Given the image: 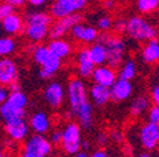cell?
<instances>
[{"label": "cell", "mask_w": 159, "mask_h": 157, "mask_svg": "<svg viewBox=\"0 0 159 157\" xmlns=\"http://www.w3.org/2000/svg\"><path fill=\"white\" fill-rule=\"evenodd\" d=\"M47 45H48L51 53L58 58H61V59H66V58H68L72 53V45L65 38L51 39Z\"/></svg>", "instance_id": "obj_21"}, {"label": "cell", "mask_w": 159, "mask_h": 157, "mask_svg": "<svg viewBox=\"0 0 159 157\" xmlns=\"http://www.w3.org/2000/svg\"><path fill=\"white\" fill-rule=\"evenodd\" d=\"M125 34L130 40L143 44L150 39L158 38V28L157 24L153 23L145 15L134 14L128 18Z\"/></svg>", "instance_id": "obj_1"}, {"label": "cell", "mask_w": 159, "mask_h": 157, "mask_svg": "<svg viewBox=\"0 0 159 157\" xmlns=\"http://www.w3.org/2000/svg\"><path fill=\"white\" fill-rule=\"evenodd\" d=\"M89 53H90L91 59L93 61V63L96 66L106 64V61H107V50H106V47H105V44L102 42L97 40V42L90 44Z\"/></svg>", "instance_id": "obj_24"}, {"label": "cell", "mask_w": 159, "mask_h": 157, "mask_svg": "<svg viewBox=\"0 0 159 157\" xmlns=\"http://www.w3.org/2000/svg\"><path fill=\"white\" fill-rule=\"evenodd\" d=\"M10 106L15 107V108H22L24 109L28 106V97L24 92L22 91H16V92H10L9 98L7 101Z\"/></svg>", "instance_id": "obj_29"}, {"label": "cell", "mask_w": 159, "mask_h": 157, "mask_svg": "<svg viewBox=\"0 0 159 157\" xmlns=\"http://www.w3.org/2000/svg\"><path fill=\"white\" fill-rule=\"evenodd\" d=\"M134 8L138 14L155 15L159 13V0H134Z\"/></svg>", "instance_id": "obj_25"}, {"label": "cell", "mask_w": 159, "mask_h": 157, "mask_svg": "<svg viewBox=\"0 0 159 157\" xmlns=\"http://www.w3.org/2000/svg\"><path fill=\"white\" fill-rule=\"evenodd\" d=\"M133 84L131 81L117 78L116 82L110 87L111 91V101L114 102H125L133 94Z\"/></svg>", "instance_id": "obj_17"}, {"label": "cell", "mask_w": 159, "mask_h": 157, "mask_svg": "<svg viewBox=\"0 0 159 157\" xmlns=\"http://www.w3.org/2000/svg\"><path fill=\"white\" fill-rule=\"evenodd\" d=\"M97 66L91 59L89 48H81L76 54V68L77 74L82 79H89L92 77V73Z\"/></svg>", "instance_id": "obj_12"}, {"label": "cell", "mask_w": 159, "mask_h": 157, "mask_svg": "<svg viewBox=\"0 0 159 157\" xmlns=\"http://www.w3.org/2000/svg\"><path fill=\"white\" fill-rule=\"evenodd\" d=\"M66 97L67 95H66L65 88H63L62 83H59V82H54V81L49 82L43 91L44 102L54 109H58L63 104Z\"/></svg>", "instance_id": "obj_10"}, {"label": "cell", "mask_w": 159, "mask_h": 157, "mask_svg": "<svg viewBox=\"0 0 159 157\" xmlns=\"http://www.w3.org/2000/svg\"><path fill=\"white\" fill-rule=\"evenodd\" d=\"M62 61L63 59H61V58H58V57H56L54 54H52L51 53V55L46 59V62L41 66L43 69H46V70H48L49 73H52L53 75L61 69V67H62Z\"/></svg>", "instance_id": "obj_31"}, {"label": "cell", "mask_w": 159, "mask_h": 157, "mask_svg": "<svg viewBox=\"0 0 159 157\" xmlns=\"http://www.w3.org/2000/svg\"><path fill=\"white\" fill-rule=\"evenodd\" d=\"M66 95L68 100L70 109L76 116L80 108L89 102V89L82 78H72L67 84Z\"/></svg>", "instance_id": "obj_3"}, {"label": "cell", "mask_w": 159, "mask_h": 157, "mask_svg": "<svg viewBox=\"0 0 159 157\" xmlns=\"http://www.w3.org/2000/svg\"><path fill=\"white\" fill-rule=\"evenodd\" d=\"M15 11H16V9H15L13 5H10V4H8V3H3V15H4V16L10 15V14H13V13H15Z\"/></svg>", "instance_id": "obj_44"}, {"label": "cell", "mask_w": 159, "mask_h": 157, "mask_svg": "<svg viewBox=\"0 0 159 157\" xmlns=\"http://www.w3.org/2000/svg\"><path fill=\"white\" fill-rule=\"evenodd\" d=\"M52 142L44 134L35 133L28 138L20 157H47L52 153Z\"/></svg>", "instance_id": "obj_6"}, {"label": "cell", "mask_w": 159, "mask_h": 157, "mask_svg": "<svg viewBox=\"0 0 159 157\" xmlns=\"http://www.w3.org/2000/svg\"><path fill=\"white\" fill-rule=\"evenodd\" d=\"M157 28H158V38H159V20H158V23H157Z\"/></svg>", "instance_id": "obj_51"}, {"label": "cell", "mask_w": 159, "mask_h": 157, "mask_svg": "<svg viewBox=\"0 0 159 157\" xmlns=\"http://www.w3.org/2000/svg\"><path fill=\"white\" fill-rule=\"evenodd\" d=\"M149 98H150L153 106L159 107V83H155V84H153V86L150 87Z\"/></svg>", "instance_id": "obj_35"}, {"label": "cell", "mask_w": 159, "mask_h": 157, "mask_svg": "<svg viewBox=\"0 0 159 157\" xmlns=\"http://www.w3.org/2000/svg\"><path fill=\"white\" fill-rule=\"evenodd\" d=\"M90 147H91L90 141H87V140H82V142H81V150L87 151V150H90Z\"/></svg>", "instance_id": "obj_48"}, {"label": "cell", "mask_w": 159, "mask_h": 157, "mask_svg": "<svg viewBox=\"0 0 159 157\" xmlns=\"http://www.w3.org/2000/svg\"><path fill=\"white\" fill-rule=\"evenodd\" d=\"M147 121L154 125L159 129V107L152 106L147 113Z\"/></svg>", "instance_id": "obj_33"}, {"label": "cell", "mask_w": 159, "mask_h": 157, "mask_svg": "<svg viewBox=\"0 0 159 157\" xmlns=\"http://www.w3.org/2000/svg\"><path fill=\"white\" fill-rule=\"evenodd\" d=\"M90 4V0H53L49 6V13L53 19L65 18L75 13H81Z\"/></svg>", "instance_id": "obj_5"}, {"label": "cell", "mask_w": 159, "mask_h": 157, "mask_svg": "<svg viewBox=\"0 0 159 157\" xmlns=\"http://www.w3.org/2000/svg\"><path fill=\"white\" fill-rule=\"evenodd\" d=\"M29 126L34 133L46 134L51 129V120L46 112L38 111L33 113L29 118Z\"/></svg>", "instance_id": "obj_20"}, {"label": "cell", "mask_w": 159, "mask_h": 157, "mask_svg": "<svg viewBox=\"0 0 159 157\" xmlns=\"http://www.w3.org/2000/svg\"><path fill=\"white\" fill-rule=\"evenodd\" d=\"M48 3V0H27V4L32 8V9H42L43 6H46Z\"/></svg>", "instance_id": "obj_39"}, {"label": "cell", "mask_w": 159, "mask_h": 157, "mask_svg": "<svg viewBox=\"0 0 159 157\" xmlns=\"http://www.w3.org/2000/svg\"><path fill=\"white\" fill-rule=\"evenodd\" d=\"M5 132L10 140L15 142H22L25 140V137L29 133V122H27L24 118H14L5 122Z\"/></svg>", "instance_id": "obj_11"}, {"label": "cell", "mask_w": 159, "mask_h": 157, "mask_svg": "<svg viewBox=\"0 0 159 157\" xmlns=\"http://www.w3.org/2000/svg\"><path fill=\"white\" fill-rule=\"evenodd\" d=\"M92 81L93 83L101 84L105 87H111L116 79H117V72L115 68L107 66V64H102V66H97L92 73Z\"/></svg>", "instance_id": "obj_13"}, {"label": "cell", "mask_w": 159, "mask_h": 157, "mask_svg": "<svg viewBox=\"0 0 159 157\" xmlns=\"http://www.w3.org/2000/svg\"><path fill=\"white\" fill-rule=\"evenodd\" d=\"M62 137H63V132L61 129H56L51 133L49 136V141L52 142V145L57 146V145H61L62 143Z\"/></svg>", "instance_id": "obj_36"}, {"label": "cell", "mask_w": 159, "mask_h": 157, "mask_svg": "<svg viewBox=\"0 0 159 157\" xmlns=\"http://www.w3.org/2000/svg\"><path fill=\"white\" fill-rule=\"evenodd\" d=\"M112 25H114V18L110 14H102L96 19V28L101 33L106 32H112Z\"/></svg>", "instance_id": "obj_32"}, {"label": "cell", "mask_w": 159, "mask_h": 157, "mask_svg": "<svg viewBox=\"0 0 159 157\" xmlns=\"http://www.w3.org/2000/svg\"><path fill=\"white\" fill-rule=\"evenodd\" d=\"M109 136H110V140H111L112 142H115V143H121V142L124 141V134H123V132L117 131V129L111 131Z\"/></svg>", "instance_id": "obj_38"}, {"label": "cell", "mask_w": 159, "mask_h": 157, "mask_svg": "<svg viewBox=\"0 0 159 157\" xmlns=\"http://www.w3.org/2000/svg\"><path fill=\"white\" fill-rule=\"evenodd\" d=\"M152 106L153 104H152V101H150L149 95L139 94L131 101L129 112H130V114L133 117H140L144 113H148V111H149V108Z\"/></svg>", "instance_id": "obj_23"}, {"label": "cell", "mask_w": 159, "mask_h": 157, "mask_svg": "<svg viewBox=\"0 0 159 157\" xmlns=\"http://www.w3.org/2000/svg\"><path fill=\"white\" fill-rule=\"evenodd\" d=\"M109 140H110V136L106 134L105 132H98L96 134V143L98 147H105L107 145Z\"/></svg>", "instance_id": "obj_37"}, {"label": "cell", "mask_w": 159, "mask_h": 157, "mask_svg": "<svg viewBox=\"0 0 159 157\" xmlns=\"http://www.w3.org/2000/svg\"><path fill=\"white\" fill-rule=\"evenodd\" d=\"M3 18H4V15H3V4L0 3V22H2Z\"/></svg>", "instance_id": "obj_50"}, {"label": "cell", "mask_w": 159, "mask_h": 157, "mask_svg": "<svg viewBox=\"0 0 159 157\" xmlns=\"http://www.w3.org/2000/svg\"><path fill=\"white\" fill-rule=\"evenodd\" d=\"M98 40L102 42L107 50V61L106 64L112 68H119L125 61L126 57V42L124 38L119 34H115L114 32H106L101 33Z\"/></svg>", "instance_id": "obj_2"}, {"label": "cell", "mask_w": 159, "mask_h": 157, "mask_svg": "<svg viewBox=\"0 0 159 157\" xmlns=\"http://www.w3.org/2000/svg\"><path fill=\"white\" fill-rule=\"evenodd\" d=\"M3 2L13 5L15 9H22L27 4V0H3Z\"/></svg>", "instance_id": "obj_41"}, {"label": "cell", "mask_w": 159, "mask_h": 157, "mask_svg": "<svg viewBox=\"0 0 159 157\" xmlns=\"http://www.w3.org/2000/svg\"><path fill=\"white\" fill-rule=\"evenodd\" d=\"M18 81V68L13 59L8 57L0 58V86H9Z\"/></svg>", "instance_id": "obj_15"}, {"label": "cell", "mask_w": 159, "mask_h": 157, "mask_svg": "<svg viewBox=\"0 0 159 157\" xmlns=\"http://www.w3.org/2000/svg\"><path fill=\"white\" fill-rule=\"evenodd\" d=\"M57 157H68V155L66 153V155H59V156H57Z\"/></svg>", "instance_id": "obj_52"}, {"label": "cell", "mask_w": 159, "mask_h": 157, "mask_svg": "<svg viewBox=\"0 0 159 157\" xmlns=\"http://www.w3.org/2000/svg\"><path fill=\"white\" fill-rule=\"evenodd\" d=\"M126 24H128V19H123V18H117L114 20V25H112V32L115 34L123 35L126 32Z\"/></svg>", "instance_id": "obj_34"}, {"label": "cell", "mask_w": 159, "mask_h": 157, "mask_svg": "<svg viewBox=\"0 0 159 157\" xmlns=\"http://www.w3.org/2000/svg\"><path fill=\"white\" fill-rule=\"evenodd\" d=\"M0 27H2L3 32L7 33L8 35H18L24 32L25 28V22H24V16L20 14H18L16 11L7 15L2 19L0 22Z\"/></svg>", "instance_id": "obj_14"}, {"label": "cell", "mask_w": 159, "mask_h": 157, "mask_svg": "<svg viewBox=\"0 0 159 157\" xmlns=\"http://www.w3.org/2000/svg\"><path fill=\"white\" fill-rule=\"evenodd\" d=\"M9 94H10L9 88H7V87H4V86H0V104L8 101Z\"/></svg>", "instance_id": "obj_40"}, {"label": "cell", "mask_w": 159, "mask_h": 157, "mask_svg": "<svg viewBox=\"0 0 159 157\" xmlns=\"http://www.w3.org/2000/svg\"><path fill=\"white\" fill-rule=\"evenodd\" d=\"M135 157H154L153 156V153H152V151H147V150H143L142 152H139Z\"/></svg>", "instance_id": "obj_47"}, {"label": "cell", "mask_w": 159, "mask_h": 157, "mask_svg": "<svg viewBox=\"0 0 159 157\" xmlns=\"http://www.w3.org/2000/svg\"><path fill=\"white\" fill-rule=\"evenodd\" d=\"M27 116V111L25 108H15L13 106H10L8 102H4L0 104V117L7 122L14 118H24Z\"/></svg>", "instance_id": "obj_26"}, {"label": "cell", "mask_w": 159, "mask_h": 157, "mask_svg": "<svg viewBox=\"0 0 159 157\" xmlns=\"http://www.w3.org/2000/svg\"><path fill=\"white\" fill-rule=\"evenodd\" d=\"M82 20H84V16L81 13H75L65 18L54 19L49 28V38L51 39L63 38L67 33L71 32L72 27H75L78 23H82Z\"/></svg>", "instance_id": "obj_7"}, {"label": "cell", "mask_w": 159, "mask_h": 157, "mask_svg": "<svg viewBox=\"0 0 159 157\" xmlns=\"http://www.w3.org/2000/svg\"><path fill=\"white\" fill-rule=\"evenodd\" d=\"M38 77L41 78L42 81H49V79H52L53 74H52V73H49L48 70H46V69L41 68V69H39V72H38Z\"/></svg>", "instance_id": "obj_43"}, {"label": "cell", "mask_w": 159, "mask_h": 157, "mask_svg": "<svg viewBox=\"0 0 159 157\" xmlns=\"http://www.w3.org/2000/svg\"><path fill=\"white\" fill-rule=\"evenodd\" d=\"M63 137H62V150L68 156L76 155L81 150L82 142V128L78 122H68L63 128Z\"/></svg>", "instance_id": "obj_4"}, {"label": "cell", "mask_w": 159, "mask_h": 157, "mask_svg": "<svg viewBox=\"0 0 159 157\" xmlns=\"http://www.w3.org/2000/svg\"><path fill=\"white\" fill-rule=\"evenodd\" d=\"M76 116H77L80 126H81V128L84 131L92 129L93 123H95V111H93L92 103H90V101L80 108V111Z\"/></svg>", "instance_id": "obj_22"}, {"label": "cell", "mask_w": 159, "mask_h": 157, "mask_svg": "<svg viewBox=\"0 0 159 157\" xmlns=\"http://www.w3.org/2000/svg\"><path fill=\"white\" fill-rule=\"evenodd\" d=\"M138 141L143 150L155 151L159 147V129L150 122H144L138 129Z\"/></svg>", "instance_id": "obj_8"}, {"label": "cell", "mask_w": 159, "mask_h": 157, "mask_svg": "<svg viewBox=\"0 0 159 157\" xmlns=\"http://www.w3.org/2000/svg\"><path fill=\"white\" fill-rule=\"evenodd\" d=\"M157 157H159V147L157 148Z\"/></svg>", "instance_id": "obj_55"}, {"label": "cell", "mask_w": 159, "mask_h": 157, "mask_svg": "<svg viewBox=\"0 0 159 157\" xmlns=\"http://www.w3.org/2000/svg\"><path fill=\"white\" fill-rule=\"evenodd\" d=\"M90 157H111V155H109L105 150H102V148H100V150H96V151H93L91 155H90Z\"/></svg>", "instance_id": "obj_45"}, {"label": "cell", "mask_w": 159, "mask_h": 157, "mask_svg": "<svg viewBox=\"0 0 159 157\" xmlns=\"http://www.w3.org/2000/svg\"><path fill=\"white\" fill-rule=\"evenodd\" d=\"M140 58L148 66L159 64V38H154L143 43L140 48Z\"/></svg>", "instance_id": "obj_16"}, {"label": "cell", "mask_w": 159, "mask_h": 157, "mask_svg": "<svg viewBox=\"0 0 159 157\" xmlns=\"http://www.w3.org/2000/svg\"><path fill=\"white\" fill-rule=\"evenodd\" d=\"M117 0H102V8L107 11H111L115 9Z\"/></svg>", "instance_id": "obj_42"}, {"label": "cell", "mask_w": 159, "mask_h": 157, "mask_svg": "<svg viewBox=\"0 0 159 157\" xmlns=\"http://www.w3.org/2000/svg\"><path fill=\"white\" fill-rule=\"evenodd\" d=\"M49 28L51 25L43 24H25L24 35L30 43H42L49 36Z\"/></svg>", "instance_id": "obj_19"}, {"label": "cell", "mask_w": 159, "mask_h": 157, "mask_svg": "<svg viewBox=\"0 0 159 157\" xmlns=\"http://www.w3.org/2000/svg\"><path fill=\"white\" fill-rule=\"evenodd\" d=\"M16 49V43L11 36H0V58L11 55Z\"/></svg>", "instance_id": "obj_30"}, {"label": "cell", "mask_w": 159, "mask_h": 157, "mask_svg": "<svg viewBox=\"0 0 159 157\" xmlns=\"http://www.w3.org/2000/svg\"><path fill=\"white\" fill-rule=\"evenodd\" d=\"M73 157H90V155H89L87 151H85V150H80L76 155H73Z\"/></svg>", "instance_id": "obj_49"}, {"label": "cell", "mask_w": 159, "mask_h": 157, "mask_svg": "<svg viewBox=\"0 0 159 157\" xmlns=\"http://www.w3.org/2000/svg\"><path fill=\"white\" fill-rule=\"evenodd\" d=\"M70 34L76 42L87 45L97 42L98 38H100V30L96 27L87 25L84 23H78L75 27H72Z\"/></svg>", "instance_id": "obj_9"}, {"label": "cell", "mask_w": 159, "mask_h": 157, "mask_svg": "<svg viewBox=\"0 0 159 157\" xmlns=\"http://www.w3.org/2000/svg\"><path fill=\"white\" fill-rule=\"evenodd\" d=\"M157 73H158V78H159V64H158V67H157Z\"/></svg>", "instance_id": "obj_54"}, {"label": "cell", "mask_w": 159, "mask_h": 157, "mask_svg": "<svg viewBox=\"0 0 159 157\" xmlns=\"http://www.w3.org/2000/svg\"><path fill=\"white\" fill-rule=\"evenodd\" d=\"M8 88H9L10 92H16V91H20V84L18 83V81H15V82L10 83V84L8 86Z\"/></svg>", "instance_id": "obj_46"}, {"label": "cell", "mask_w": 159, "mask_h": 157, "mask_svg": "<svg viewBox=\"0 0 159 157\" xmlns=\"http://www.w3.org/2000/svg\"><path fill=\"white\" fill-rule=\"evenodd\" d=\"M0 157H5V155H4V152H3V151H0Z\"/></svg>", "instance_id": "obj_53"}, {"label": "cell", "mask_w": 159, "mask_h": 157, "mask_svg": "<svg viewBox=\"0 0 159 157\" xmlns=\"http://www.w3.org/2000/svg\"><path fill=\"white\" fill-rule=\"evenodd\" d=\"M117 2H129V0H117Z\"/></svg>", "instance_id": "obj_56"}, {"label": "cell", "mask_w": 159, "mask_h": 157, "mask_svg": "<svg viewBox=\"0 0 159 157\" xmlns=\"http://www.w3.org/2000/svg\"><path fill=\"white\" fill-rule=\"evenodd\" d=\"M29 52H30V55L33 58V61L38 64V66H42L46 59L51 55V50L48 48V45H44V44H35L33 43V45H29Z\"/></svg>", "instance_id": "obj_27"}, {"label": "cell", "mask_w": 159, "mask_h": 157, "mask_svg": "<svg viewBox=\"0 0 159 157\" xmlns=\"http://www.w3.org/2000/svg\"><path fill=\"white\" fill-rule=\"evenodd\" d=\"M89 98L95 106L102 107L111 101V91L109 87L92 83L89 88Z\"/></svg>", "instance_id": "obj_18"}, {"label": "cell", "mask_w": 159, "mask_h": 157, "mask_svg": "<svg viewBox=\"0 0 159 157\" xmlns=\"http://www.w3.org/2000/svg\"><path fill=\"white\" fill-rule=\"evenodd\" d=\"M117 69V77L126 81H133L138 73V67L134 59H125L124 63Z\"/></svg>", "instance_id": "obj_28"}]
</instances>
